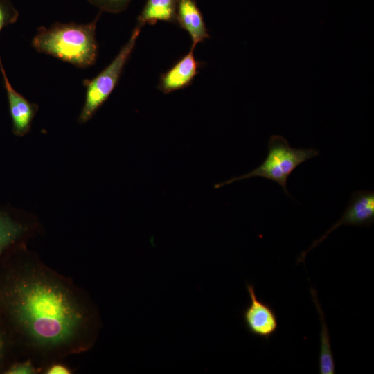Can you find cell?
<instances>
[{"instance_id":"10","label":"cell","mask_w":374,"mask_h":374,"mask_svg":"<svg viewBox=\"0 0 374 374\" xmlns=\"http://www.w3.org/2000/svg\"><path fill=\"white\" fill-rule=\"evenodd\" d=\"M177 0H146L137 25H154L157 21L176 23Z\"/></svg>"},{"instance_id":"3","label":"cell","mask_w":374,"mask_h":374,"mask_svg":"<svg viewBox=\"0 0 374 374\" xmlns=\"http://www.w3.org/2000/svg\"><path fill=\"white\" fill-rule=\"evenodd\" d=\"M267 148V156L260 166L245 175L217 184L215 188L244 179L262 177L279 184L284 193L290 196L287 188L290 175L300 164L317 157L319 151L314 148H292L280 135L271 136L268 141Z\"/></svg>"},{"instance_id":"4","label":"cell","mask_w":374,"mask_h":374,"mask_svg":"<svg viewBox=\"0 0 374 374\" xmlns=\"http://www.w3.org/2000/svg\"><path fill=\"white\" fill-rule=\"evenodd\" d=\"M142 27L137 25L112 62L92 79H85V100L78 117L80 123H85L107 100L116 87L123 69L127 64L136 43Z\"/></svg>"},{"instance_id":"16","label":"cell","mask_w":374,"mask_h":374,"mask_svg":"<svg viewBox=\"0 0 374 374\" xmlns=\"http://www.w3.org/2000/svg\"><path fill=\"white\" fill-rule=\"evenodd\" d=\"M43 373L46 374H70L71 371L66 365L53 362L45 368Z\"/></svg>"},{"instance_id":"11","label":"cell","mask_w":374,"mask_h":374,"mask_svg":"<svg viewBox=\"0 0 374 374\" xmlns=\"http://www.w3.org/2000/svg\"><path fill=\"white\" fill-rule=\"evenodd\" d=\"M310 292L312 300L319 314L321 325L320 332L321 343L319 356V371L320 374H334L335 373V364L324 314L321 309V306L318 301L316 291L311 288Z\"/></svg>"},{"instance_id":"15","label":"cell","mask_w":374,"mask_h":374,"mask_svg":"<svg viewBox=\"0 0 374 374\" xmlns=\"http://www.w3.org/2000/svg\"><path fill=\"white\" fill-rule=\"evenodd\" d=\"M39 370L35 367L33 361L28 360L16 363L10 366L4 373L6 374H35Z\"/></svg>"},{"instance_id":"13","label":"cell","mask_w":374,"mask_h":374,"mask_svg":"<svg viewBox=\"0 0 374 374\" xmlns=\"http://www.w3.org/2000/svg\"><path fill=\"white\" fill-rule=\"evenodd\" d=\"M19 17V12L9 0H0V33L10 24L15 23ZM0 69L3 71L1 56Z\"/></svg>"},{"instance_id":"12","label":"cell","mask_w":374,"mask_h":374,"mask_svg":"<svg viewBox=\"0 0 374 374\" xmlns=\"http://www.w3.org/2000/svg\"><path fill=\"white\" fill-rule=\"evenodd\" d=\"M27 229L25 225L0 212V256L23 236Z\"/></svg>"},{"instance_id":"6","label":"cell","mask_w":374,"mask_h":374,"mask_svg":"<svg viewBox=\"0 0 374 374\" xmlns=\"http://www.w3.org/2000/svg\"><path fill=\"white\" fill-rule=\"evenodd\" d=\"M250 303L242 311V318L248 332L262 339H269L277 330V315L273 308L258 299L253 285L246 284Z\"/></svg>"},{"instance_id":"9","label":"cell","mask_w":374,"mask_h":374,"mask_svg":"<svg viewBox=\"0 0 374 374\" xmlns=\"http://www.w3.org/2000/svg\"><path fill=\"white\" fill-rule=\"evenodd\" d=\"M176 24L191 38L192 50L210 37L203 15L195 0H177Z\"/></svg>"},{"instance_id":"1","label":"cell","mask_w":374,"mask_h":374,"mask_svg":"<svg viewBox=\"0 0 374 374\" xmlns=\"http://www.w3.org/2000/svg\"><path fill=\"white\" fill-rule=\"evenodd\" d=\"M0 307L21 344L44 359L85 352L97 337V311L85 293L35 258L4 276Z\"/></svg>"},{"instance_id":"7","label":"cell","mask_w":374,"mask_h":374,"mask_svg":"<svg viewBox=\"0 0 374 374\" xmlns=\"http://www.w3.org/2000/svg\"><path fill=\"white\" fill-rule=\"evenodd\" d=\"M1 73L8 96L13 134L17 136H24L31 129L38 105L30 102L13 88L5 71Z\"/></svg>"},{"instance_id":"14","label":"cell","mask_w":374,"mask_h":374,"mask_svg":"<svg viewBox=\"0 0 374 374\" xmlns=\"http://www.w3.org/2000/svg\"><path fill=\"white\" fill-rule=\"evenodd\" d=\"M101 11L119 13L125 10L132 0H87Z\"/></svg>"},{"instance_id":"8","label":"cell","mask_w":374,"mask_h":374,"mask_svg":"<svg viewBox=\"0 0 374 374\" xmlns=\"http://www.w3.org/2000/svg\"><path fill=\"white\" fill-rule=\"evenodd\" d=\"M202 63L198 62L193 50L179 60L171 68L161 74L158 88L165 93L184 89L192 84L199 73Z\"/></svg>"},{"instance_id":"17","label":"cell","mask_w":374,"mask_h":374,"mask_svg":"<svg viewBox=\"0 0 374 374\" xmlns=\"http://www.w3.org/2000/svg\"><path fill=\"white\" fill-rule=\"evenodd\" d=\"M6 341L3 331L0 328V364L3 358L5 352Z\"/></svg>"},{"instance_id":"2","label":"cell","mask_w":374,"mask_h":374,"mask_svg":"<svg viewBox=\"0 0 374 374\" xmlns=\"http://www.w3.org/2000/svg\"><path fill=\"white\" fill-rule=\"evenodd\" d=\"M99 17L100 14L87 24L57 22L50 27L41 26L31 45L38 53L78 68L90 67L96 63L98 57L96 30Z\"/></svg>"},{"instance_id":"5","label":"cell","mask_w":374,"mask_h":374,"mask_svg":"<svg viewBox=\"0 0 374 374\" xmlns=\"http://www.w3.org/2000/svg\"><path fill=\"white\" fill-rule=\"evenodd\" d=\"M374 222V192L358 190L352 193L350 200L341 219L325 234L316 240L311 247L302 252L298 262L303 261L306 254L319 244L330 233L341 226H370Z\"/></svg>"}]
</instances>
